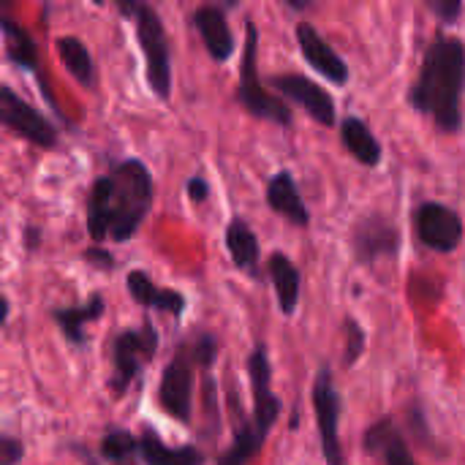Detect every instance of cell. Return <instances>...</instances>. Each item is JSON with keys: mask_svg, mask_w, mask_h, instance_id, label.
I'll return each mask as SVG.
<instances>
[{"mask_svg": "<svg viewBox=\"0 0 465 465\" xmlns=\"http://www.w3.org/2000/svg\"><path fill=\"white\" fill-rule=\"evenodd\" d=\"M136 38L144 54L147 65V84L158 98H169L172 90V57H169V41L161 25V16L150 5H139L136 11Z\"/></svg>", "mask_w": 465, "mask_h": 465, "instance_id": "277c9868", "label": "cell"}, {"mask_svg": "<svg viewBox=\"0 0 465 465\" xmlns=\"http://www.w3.org/2000/svg\"><path fill=\"white\" fill-rule=\"evenodd\" d=\"M343 330H346V354H343V365L346 368H354L360 362V357L365 354V330L357 319L346 316L343 322Z\"/></svg>", "mask_w": 465, "mask_h": 465, "instance_id": "4316f807", "label": "cell"}, {"mask_svg": "<svg viewBox=\"0 0 465 465\" xmlns=\"http://www.w3.org/2000/svg\"><path fill=\"white\" fill-rule=\"evenodd\" d=\"M248 373H251V387H253V428L262 439L272 430V425L281 417V401L272 392V368L267 360V349L256 346L251 360H248Z\"/></svg>", "mask_w": 465, "mask_h": 465, "instance_id": "9c48e42d", "label": "cell"}, {"mask_svg": "<svg viewBox=\"0 0 465 465\" xmlns=\"http://www.w3.org/2000/svg\"><path fill=\"white\" fill-rule=\"evenodd\" d=\"M414 232L420 242L436 253H452L463 242V218L441 204V202H422L414 210Z\"/></svg>", "mask_w": 465, "mask_h": 465, "instance_id": "5b68a950", "label": "cell"}, {"mask_svg": "<svg viewBox=\"0 0 465 465\" xmlns=\"http://www.w3.org/2000/svg\"><path fill=\"white\" fill-rule=\"evenodd\" d=\"M354 259L365 267H373L379 259H395L401 251V234L395 223L379 213L362 215L351 229Z\"/></svg>", "mask_w": 465, "mask_h": 465, "instance_id": "52a82bcc", "label": "cell"}, {"mask_svg": "<svg viewBox=\"0 0 465 465\" xmlns=\"http://www.w3.org/2000/svg\"><path fill=\"white\" fill-rule=\"evenodd\" d=\"M365 450L373 455H381L387 465H417L403 433L392 425V420H381L376 422L368 433H365Z\"/></svg>", "mask_w": 465, "mask_h": 465, "instance_id": "2e32d148", "label": "cell"}, {"mask_svg": "<svg viewBox=\"0 0 465 465\" xmlns=\"http://www.w3.org/2000/svg\"><path fill=\"white\" fill-rule=\"evenodd\" d=\"M139 450H142V458L147 465H202V455L193 447L166 450L155 433H144Z\"/></svg>", "mask_w": 465, "mask_h": 465, "instance_id": "7402d4cb", "label": "cell"}, {"mask_svg": "<svg viewBox=\"0 0 465 465\" xmlns=\"http://www.w3.org/2000/svg\"><path fill=\"white\" fill-rule=\"evenodd\" d=\"M57 54H60V60H63V65L68 68V74H71L79 84L93 87V82H95L93 57H90L87 46H84L79 38H74V35L57 38Z\"/></svg>", "mask_w": 465, "mask_h": 465, "instance_id": "44dd1931", "label": "cell"}, {"mask_svg": "<svg viewBox=\"0 0 465 465\" xmlns=\"http://www.w3.org/2000/svg\"><path fill=\"white\" fill-rule=\"evenodd\" d=\"M286 3H289L292 8H297V11H302V8H308V3H305V0H286Z\"/></svg>", "mask_w": 465, "mask_h": 465, "instance_id": "e575fe53", "label": "cell"}, {"mask_svg": "<svg viewBox=\"0 0 465 465\" xmlns=\"http://www.w3.org/2000/svg\"><path fill=\"white\" fill-rule=\"evenodd\" d=\"M114 3H117V8H120L123 16H136V11L142 5V0H114Z\"/></svg>", "mask_w": 465, "mask_h": 465, "instance_id": "d6a6232c", "label": "cell"}, {"mask_svg": "<svg viewBox=\"0 0 465 465\" xmlns=\"http://www.w3.org/2000/svg\"><path fill=\"white\" fill-rule=\"evenodd\" d=\"M270 278L278 294V305L286 316H292L300 305V270L286 253L270 256Z\"/></svg>", "mask_w": 465, "mask_h": 465, "instance_id": "ac0fdd59", "label": "cell"}, {"mask_svg": "<svg viewBox=\"0 0 465 465\" xmlns=\"http://www.w3.org/2000/svg\"><path fill=\"white\" fill-rule=\"evenodd\" d=\"M226 248L232 253V262L240 270L256 275V270H259V240H256L253 229L242 218H234L229 223V229H226Z\"/></svg>", "mask_w": 465, "mask_h": 465, "instance_id": "ffe728a7", "label": "cell"}, {"mask_svg": "<svg viewBox=\"0 0 465 465\" xmlns=\"http://www.w3.org/2000/svg\"><path fill=\"white\" fill-rule=\"evenodd\" d=\"M191 395H193V376L185 360H174L161 379V406L169 417L188 422L191 420Z\"/></svg>", "mask_w": 465, "mask_h": 465, "instance_id": "4fadbf2b", "label": "cell"}, {"mask_svg": "<svg viewBox=\"0 0 465 465\" xmlns=\"http://www.w3.org/2000/svg\"><path fill=\"white\" fill-rule=\"evenodd\" d=\"M188 193H191L193 202H204L207 193H210V188H207V183H204L202 177H193V180L188 183Z\"/></svg>", "mask_w": 465, "mask_h": 465, "instance_id": "1f68e13d", "label": "cell"}, {"mask_svg": "<svg viewBox=\"0 0 465 465\" xmlns=\"http://www.w3.org/2000/svg\"><path fill=\"white\" fill-rule=\"evenodd\" d=\"M84 259H87V262H93V264H98L101 270H109V267L114 264V259H112L106 251H101V248H90V251L84 253Z\"/></svg>", "mask_w": 465, "mask_h": 465, "instance_id": "4dcf8cb0", "label": "cell"}, {"mask_svg": "<svg viewBox=\"0 0 465 465\" xmlns=\"http://www.w3.org/2000/svg\"><path fill=\"white\" fill-rule=\"evenodd\" d=\"M153 204V180L144 163L125 161L112 174L101 177L87 202V229L93 240L125 242L142 226Z\"/></svg>", "mask_w": 465, "mask_h": 465, "instance_id": "7a4b0ae2", "label": "cell"}, {"mask_svg": "<svg viewBox=\"0 0 465 465\" xmlns=\"http://www.w3.org/2000/svg\"><path fill=\"white\" fill-rule=\"evenodd\" d=\"M128 292L131 297L144 305V308H155V311H166V313H180L185 308V300L180 292H172V289H158L144 272H131L128 275Z\"/></svg>", "mask_w": 465, "mask_h": 465, "instance_id": "d6986e66", "label": "cell"}, {"mask_svg": "<svg viewBox=\"0 0 465 465\" xmlns=\"http://www.w3.org/2000/svg\"><path fill=\"white\" fill-rule=\"evenodd\" d=\"M297 44H300V52L308 60V65L316 68L327 82H332L338 87H343L349 82V65H346V60L322 38V33L313 25H308V22H300L297 25Z\"/></svg>", "mask_w": 465, "mask_h": 465, "instance_id": "7c38bea8", "label": "cell"}, {"mask_svg": "<svg viewBox=\"0 0 465 465\" xmlns=\"http://www.w3.org/2000/svg\"><path fill=\"white\" fill-rule=\"evenodd\" d=\"M0 30H3V38H5L8 57H11L16 65L33 68V65H35V46H33V38H30L19 25H14V22L5 19V16H0Z\"/></svg>", "mask_w": 465, "mask_h": 465, "instance_id": "cb8c5ba5", "label": "cell"}, {"mask_svg": "<svg viewBox=\"0 0 465 465\" xmlns=\"http://www.w3.org/2000/svg\"><path fill=\"white\" fill-rule=\"evenodd\" d=\"M272 87H278L294 104H300L319 125L324 128L338 125V109H335L332 95L324 87H319L313 79L302 74H281V76H272Z\"/></svg>", "mask_w": 465, "mask_h": 465, "instance_id": "30bf717a", "label": "cell"}, {"mask_svg": "<svg viewBox=\"0 0 465 465\" xmlns=\"http://www.w3.org/2000/svg\"><path fill=\"white\" fill-rule=\"evenodd\" d=\"M0 3H11V0H0Z\"/></svg>", "mask_w": 465, "mask_h": 465, "instance_id": "74e56055", "label": "cell"}, {"mask_svg": "<svg viewBox=\"0 0 465 465\" xmlns=\"http://www.w3.org/2000/svg\"><path fill=\"white\" fill-rule=\"evenodd\" d=\"M22 455H25V450L16 439H5V436L0 439V465L19 463Z\"/></svg>", "mask_w": 465, "mask_h": 465, "instance_id": "f1b7e54d", "label": "cell"}, {"mask_svg": "<svg viewBox=\"0 0 465 465\" xmlns=\"http://www.w3.org/2000/svg\"><path fill=\"white\" fill-rule=\"evenodd\" d=\"M93 3H95V5H101V3H104V0H93Z\"/></svg>", "mask_w": 465, "mask_h": 465, "instance_id": "8d00e7d4", "label": "cell"}, {"mask_svg": "<svg viewBox=\"0 0 465 465\" xmlns=\"http://www.w3.org/2000/svg\"><path fill=\"white\" fill-rule=\"evenodd\" d=\"M430 8L444 25H452L463 14V0H430Z\"/></svg>", "mask_w": 465, "mask_h": 465, "instance_id": "83f0119b", "label": "cell"}, {"mask_svg": "<svg viewBox=\"0 0 465 465\" xmlns=\"http://www.w3.org/2000/svg\"><path fill=\"white\" fill-rule=\"evenodd\" d=\"M267 204L270 210H275L278 215H283L289 223L294 226H308L311 223V213L300 196V188L294 183V177L289 172H278L270 185H267Z\"/></svg>", "mask_w": 465, "mask_h": 465, "instance_id": "9a60e30c", "label": "cell"}, {"mask_svg": "<svg viewBox=\"0 0 465 465\" xmlns=\"http://www.w3.org/2000/svg\"><path fill=\"white\" fill-rule=\"evenodd\" d=\"M193 25H196V30H199V35H202V41H204L213 60L226 63L234 54V35L229 30V22H226L221 8H215V5L199 8L193 14Z\"/></svg>", "mask_w": 465, "mask_h": 465, "instance_id": "5bb4252c", "label": "cell"}, {"mask_svg": "<svg viewBox=\"0 0 465 465\" xmlns=\"http://www.w3.org/2000/svg\"><path fill=\"white\" fill-rule=\"evenodd\" d=\"M213 354H215V341L213 338H199V343L193 346V360L202 362V365H210L213 362Z\"/></svg>", "mask_w": 465, "mask_h": 465, "instance_id": "f546056e", "label": "cell"}, {"mask_svg": "<svg viewBox=\"0 0 465 465\" xmlns=\"http://www.w3.org/2000/svg\"><path fill=\"white\" fill-rule=\"evenodd\" d=\"M313 411H316V422H319V439H322L324 460L330 465H346L343 450H341V433H338L341 395H338V390L332 384L330 368H322L316 373V381H313Z\"/></svg>", "mask_w": 465, "mask_h": 465, "instance_id": "8992f818", "label": "cell"}, {"mask_svg": "<svg viewBox=\"0 0 465 465\" xmlns=\"http://www.w3.org/2000/svg\"><path fill=\"white\" fill-rule=\"evenodd\" d=\"M158 349V335L153 327H144L142 332H123L114 346H112V357H114V373H112V390L120 395L125 392V387L134 381L142 360L153 357Z\"/></svg>", "mask_w": 465, "mask_h": 465, "instance_id": "8fae6325", "label": "cell"}, {"mask_svg": "<svg viewBox=\"0 0 465 465\" xmlns=\"http://www.w3.org/2000/svg\"><path fill=\"white\" fill-rule=\"evenodd\" d=\"M5 322H8V300L0 294V327H3Z\"/></svg>", "mask_w": 465, "mask_h": 465, "instance_id": "836d02e7", "label": "cell"}, {"mask_svg": "<svg viewBox=\"0 0 465 465\" xmlns=\"http://www.w3.org/2000/svg\"><path fill=\"white\" fill-rule=\"evenodd\" d=\"M101 311H104V300H101V297H93L87 305L57 311V313H54V319H57L60 330L65 332V338H68L71 343L82 346V343H84V332H82V327H84L87 322H95V319L101 316Z\"/></svg>", "mask_w": 465, "mask_h": 465, "instance_id": "603a6c76", "label": "cell"}, {"mask_svg": "<svg viewBox=\"0 0 465 465\" xmlns=\"http://www.w3.org/2000/svg\"><path fill=\"white\" fill-rule=\"evenodd\" d=\"M463 93L465 44L458 35L439 33L425 49L409 101L422 117H430L441 134H458L463 128Z\"/></svg>", "mask_w": 465, "mask_h": 465, "instance_id": "6da1fadb", "label": "cell"}, {"mask_svg": "<svg viewBox=\"0 0 465 465\" xmlns=\"http://www.w3.org/2000/svg\"><path fill=\"white\" fill-rule=\"evenodd\" d=\"M341 142L354 155V161H360L368 169H376L381 163V158H384L381 142L373 136V131L368 128V123L360 120V117H346L341 123Z\"/></svg>", "mask_w": 465, "mask_h": 465, "instance_id": "e0dca14e", "label": "cell"}, {"mask_svg": "<svg viewBox=\"0 0 465 465\" xmlns=\"http://www.w3.org/2000/svg\"><path fill=\"white\" fill-rule=\"evenodd\" d=\"M262 444H264V439L256 433L253 422H251V425H242V428H237L234 444H232L229 452L218 460V465H248L251 463V458L262 450Z\"/></svg>", "mask_w": 465, "mask_h": 465, "instance_id": "d4e9b609", "label": "cell"}, {"mask_svg": "<svg viewBox=\"0 0 465 465\" xmlns=\"http://www.w3.org/2000/svg\"><path fill=\"white\" fill-rule=\"evenodd\" d=\"M136 450H139V444H136V439H134L128 430H112V433H106L104 441H101L104 458H106V460H114V463L128 460Z\"/></svg>", "mask_w": 465, "mask_h": 465, "instance_id": "484cf974", "label": "cell"}, {"mask_svg": "<svg viewBox=\"0 0 465 465\" xmlns=\"http://www.w3.org/2000/svg\"><path fill=\"white\" fill-rule=\"evenodd\" d=\"M226 3H229V5H237V3H240V0H226Z\"/></svg>", "mask_w": 465, "mask_h": 465, "instance_id": "d590c367", "label": "cell"}, {"mask_svg": "<svg viewBox=\"0 0 465 465\" xmlns=\"http://www.w3.org/2000/svg\"><path fill=\"white\" fill-rule=\"evenodd\" d=\"M237 101L259 120H270L278 125L292 123V109L262 87V79H259V33H256V25L251 19L245 25V46H242Z\"/></svg>", "mask_w": 465, "mask_h": 465, "instance_id": "3957f363", "label": "cell"}, {"mask_svg": "<svg viewBox=\"0 0 465 465\" xmlns=\"http://www.w3.org/2000/svg\"><path fill=\"white\" fill-rule=\"evenodd\" d=\"M0 125L11 128L16 136L38 147H52L57 142V131L52 128V123L5 84H0Z\"/></svg>", "mask_w": 465, "mask_h": 465, "instance_id": "ba28073f", "label": "cell"}]
</instances>
